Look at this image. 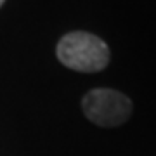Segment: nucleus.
Masks as SVG:
<instances>
[{"mask_svg":"<svg viewBox=\"0 0 156 156\" xmlns=\"http://www.w3.org/2000/svg\"><path fill=\"white\" fill-rule=\"evenodd\" d=\"M82 109L87 120L104 128L125 123L132 115V101L115 89H92L82 99Z\"/></svg>","mask_w":156,"mask_h":156,"instance_id":"2","label":"nucleus"},{"mask_svg":"<svg viewBox=\"0 0 156 156\" xmlns=\"http://www.w3.org/2000/svg\"><path fill=\"white\" fill-rule=\"evenodd\" d=\"M4 2H5V0H0V7L4 5Z\"/></svg>","mask_w":156,"mask_h":156,"instance_id":"3","label":"nucleus"},{"mask_svg":"<svg viewBox=\"0 0 156 156\" xmlns=\"http://www.w3.org/2000/svg\"><path fill=\"white\" fill-rule=\"evenodd\" d=\"M61 64L78 73H97L109 64L111 52L104 40L89 31H69L56 45Z\"/></svg>","mask_w":156,"mask_h":156,"instance_id":"1","label":"nucleus"}]
</instances>
